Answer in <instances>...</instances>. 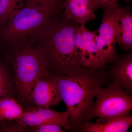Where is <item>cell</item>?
Wrapping results in <instances>:
<instances>
[{
  "instance_id": "cell-1",
  "label": "cell",
  "mask_w": 132,
  "mask_h": 132,
  "mask_svg": "<svg viewBox=\"0 0 132 132\" xmlns=\"http://www.w3.org/2000/svg\"><path fill=\"white\" fill-rule=\"evenodd\" d=\"M78 25L62 14L35 36L49 75L72 73L85 68L76 54V32Z\"/></svg>"
},
{
  "instance_id": "cell-2",
  "label": "cell",
  "mask_w": 132,
  "mask_h": 132,
  "mask_svg": "<svg viewBox=\"0 0 132 132\" xmlns=\"http://www.w3.org/2000/svg\"><path fill=\"white\" fill-rule=\"evenodd\" d=\"M51 76L69 113L70 130L79 132L91 110L97 90L108 82L105 70L85 68L72 73Z\"/></svg>"
},
{
  "instance_id": "cell-3",
  "label": "cell",
  "mask_w": 132,
  "mask_h": 132,
  "mask_svg": "<svg viewBox=\"0 0 132 132\" xmlns=\"http://www.w3.org/2000/svg\"><path fill=\"white\" fill-rule=\"evenodd\" d=\"M5 54L15 83L16 100L23 106L37 81L48 74L46 64L35 36L7 45Z\"/></svg>"
},
{
  "instance_id": "cell-4",
  "label": "cell",
  "mask_w": 132,
  "mask_h": 132,
  "mask_svg": "<svg viewBox=\"0 0 132 132\" xmlns=\"http://www.w3.org/2000/svg\"><path fill=\"white\" fill-rule=\"evenodd\" d=\"M62 14L25 6L16 11L0 29V37L6 46L35 36Z\"/></svg>"
},
{
  "instance_id": "cell-5",
  "label": "cell",
  "mask_w": 132,
  "mask_h": 132,
  "mask_svg": "<svg viewBox=\"0 0 132 132\" xmlns=\"http://www.w3.org/2000/svg\"><path fill=\"white\" fill-rule=\"evenodd\" d=\"M106 86L100 87L95 95L90 112L85 121L98 118L96 123L131 116L132 96L118 85L108 82Z\"/></svg>"
},
{
  "instance_id": "cell-6",
  "label": "cell",
  "mask_w": 132,
  "mask_h": 132,
  "mask_svg": "<svg viewBox=\"0 0 132 132\" xmlns=\"http://www.w3.org/2000/svg\"><path fill=\"white\" fill-rule=\"evenodd\" d=\"M98 30L91 31L85 25L79 24L76 29L75 46L78 60L84 68L105 70L107 65L99 54L96 43Z\"/></svg>"
},
{
  "instance_id": "cell-7",
  "label": "cell",
  "mask_w": 132,
  "mask_h": 132,
  "mask_svg": "<svg viewBox=\"0 0 132 132\" xmlns=\"http://www.w3.org/2000/svg\"><path fill=\"white\" fill-rule=\"evenodd\" d=\"M120 6L105 9L101 24L98 30L96 43L99 54L106 65L112 64L118 59L116 50L114 22Z\"/></svg>"
},
{
  "instance_id": "cell-8",
  "label": "cell",
  "mask_w": 132,
  "mask_h": 132,
  "mask_svg": "<svg viewBox=\"0 0 132 132\" xmlns=\"http://www.w3.org/2000/svg\"><path fill=\"white\" fill-rule=\"evenodd\" d=\"M62 101L55 81L52 76H43L37 81L23 105L24 111L31 108H50Z\"/></svg>"
},
{
  "instance_id": "cell-9",
  "label": "cell",
  "mask_w": 132,
  "mask_h": 132,
  "mask_svg": "<svg viewBox=\"0 0 132 132\" xmlns=\"http://www.w3.org/2000/svg\"><path fill=\"white\" fill-rule=\"evenodd\" d=\"M14 120L26 127L55 123L60 125L66 131L71 130L69 113L67 110L59 112L50 108L29 109L25 110L19 118Z\"/></svg>"
},
{
  "instance_id": "cell-10",
  "label": "cell",
  "mask_w": 132,
  "mask_h": 132,
  "mask_svg": "<svg viewBox=\"0 0 132 132\" xmlns=\"http://www.w3.org/2000/svg\"><path fill=\"white\" fill-rule=\"evenodd\" d=\"M105 70L108 82L120 87L128 94L132 95V52L127 51Z\"/></svg>"
},
{
  "instance_id": "cell-11",
  "label": "cell",
  "mask_w": 132,
  "mask_h": 132,
  "mask_svg": "<svg viewBox=\"0 0 132 132\" xmlns=\"http://www.w3.org/2000/svg\"><path fill=\"white\" fill-rule=\"evenodd\" d=\"M115 39L120 49L129 51L132 48V12L130 5L119 6L114 22Z\"/></svg>"
},
{
  "instance_id": "cell-12",
  "label": "cell",
  "mask_w": 132,
  "mask_h": 132,
  "mask_svg": "<svg viewBox=\"0 0 132 132\" xmlns=\"http://www.w3.org/2000/svg\"><path fill=\"white\" fill-rule=\"evenodd\" d=\"M62 7L66 19L80 25L96 19L92 0H64Z\"/></svg>"
},
{
  "instance_id": "cell-13",
  "label": "cell",
  "mask_w": 132,
  "mask_h": 132,
  "mask_svg": "<svg viewBox=\"0 0 132 132\" xmlns=\"http://www.w3.org/2000/svg\"><path fill=\"white\" fill-rule=\"evenodd\" d=\"M132 125L131 116L118 118L101 123L85 121L81 126V132H126Z\"/></svg>"
},
{
  "instance_id": "cell-14",
  "label": "cell",
  "mask_w": 132,
  "mask_h": 132,
  "mask_svg": "<svg viewBox=\"0 0 132 132\" xmlns=\"http://www.w3.org/2000/svg\"><path fill=\"white\" fill-rule=\"evenodd\" d=\"M24 111L23 106L14 97L0 99V121L14 120Z\"/></svg>"
},
{
  "instance_id": "cell-15",
  "label": "cell",
  "mask_w": 132,
  "mask_h": 132,
  "mask_svg": "<svg viewBox=\"0 0 132 132\" xmlns=\"http://www.w3.org/2000/svg\"><path fill=\"white\" fill-rule=\"evenodd\" d=\"M8 97L16 99V86L9 66L0 63V99Z\"/></svg>"
},
{
  "instance_id": "cell-16",
  "label": "cell",
  "mask_w": 132,
  "mask_h": 132,
  "mask_svg": "<svg viewBox=\"0 0 132 132\" xmlns=\"http://www.w3.org/2000/svg\"><path fill=\"white\" fill-rule=\"evenodd\" d=\"M64 0H24L25 6L54 14H61Z\"/></svg>"
},
{
  "instance_id": "cell-17",
  "label": "cell",
  "mask_w": 132,
  "mask_h": 132,
  "mask_svg": "<svg viewBox=\"0 0 132 132\" xmlns=\"http://www.w3.org/2000/svg\"><path fill=\"white\" fill-rule=\"evenodd\" d=\"M22 0H0V28H1L15 13L21 8Z\"/></svg>"
},
{
  "instance_id": "cell-18",
  "label": "cell",
  "mask_w": 132,
  "mask_h": 132,
  "mask_svg": "<svg viewBox=\"0 0 132 132\" xmlns=\"http://www.w3.org/2000/svg\"><path fill=\"white\" fill-rule=\"evenodd\" d=\"M0 132H31V127H26L15 120L1 121Z\"/></svg>"
},
{
  "instance_id": "cell-19",
  "label": "cell",
  "mask_w": 132,
  "mask_h": 132,
  "mask_svg": "<svg viewBox=\"0 0 132 132\" xmlns=\"http://www.w3.org/2000/svg\"><path fill=\"white\" fill-rule=\"evenodd\" d=\"M32 132H67L60 125L55 123H46L31 127Z\"/></svg>"
},
{
  "instance_id": "cell-20",
  "label": "cell",
  "mask_w": 132,
  "mask_h": 132,
  "mask_svg": "<svg viewBox=\"0 0 132 132\" xmlns=\"http://www.w3.org/2000/svg\"><path fill=\"white\" fill-rule=\"evenodd\" d=\"M121 0H92L94 10L102 9L108 8L115 6L118 4ZM126 3H128L131 0H124Z\"/></svg>"
},
{
  "instance_id": "cell-21",
  "label": "cell",
  "mask_w": 132,
  "mask_h": 132,
  "mask_svg": "<svg viewBox=\"0 0 132 132\" xmlns=\"http://www.w3.org/2000/svg\"><path fill=\"white\" fill-rule=\"evenodd\" d=\"M1 121H0V130H1Z\"/></svg>"
}]
</instances>
